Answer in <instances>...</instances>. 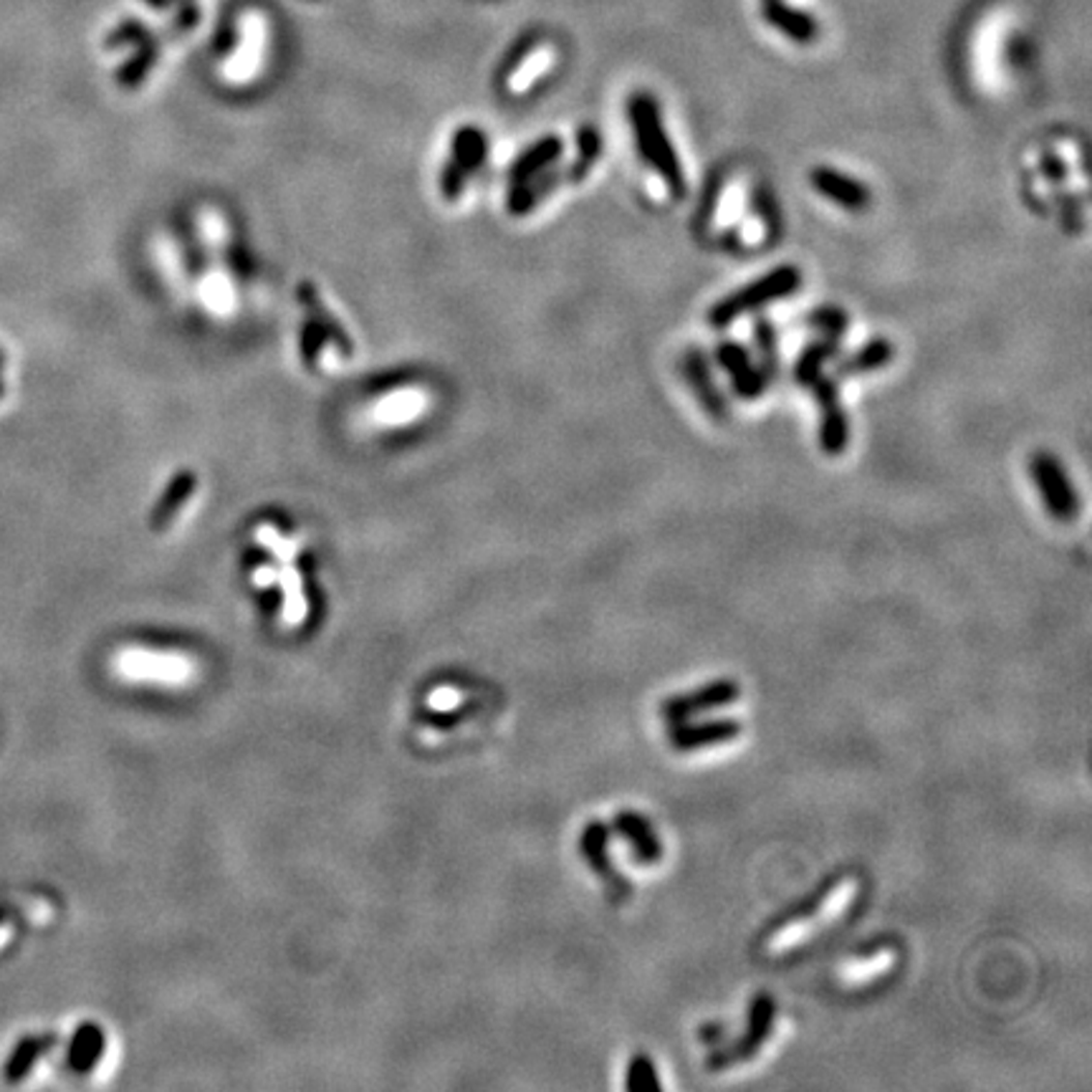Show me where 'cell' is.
I'll list each match as a JSON object with an SVG mask.
<instances>
[{
  "label": "cell",
  "mask_w": 1092,
  "mask_h": 1092,
  "mask_svg": "<svg viewBox=\"0 0 1092 1092\" xmlns=\"http://www.w3.org/2000/svg\"><path fill=\"white\" fill-rule=\"evenodd\" d=\"M549 63H551V51H544V49L537 51V54H534L531 59H528L524 66H521L519 71L514 74V79H511V89H514V91L524 89V86H528V84L534 82V79L539 77V74L546 71V66H549Z\"/></svg>",
  "instance_id": "29"
},
{
  "label": "cell",
  "mask_w": 1092,
  "mask_h": 1092,
  "mask_svg": "<svg viewBox=\"0 0 1092 1092\" xmlns=\"http://www.w3.org/2000/svg\"><path fill=\"white\" fill-rule=\"evenodd\" d=\"M628 114L632 124V135H635L637 149H640V157L645 160V165L658 172L660 180L668 185V190L676 198L686 195V175H683L681 157H678L676 147H672L668 132L663 126V114H660L658 102L653 94L645 91H637L630 96L628 102Z\"/></svg>",
  "instance_id": "2"
},
{
  "label": "cell",
  "mask_w": 1092,
  "mask_h": 1092,
  "mask_svg": "<svg viewBox=\"0 0 1092 1092\" xmlns=\"http://www.w3.org/2000/svg\"><path fill=\"white\" fill-rule=\"evenodd\" d=\"M1044 172H1047L1050 177H1055V180H1062V177H1065V168H1062L1060 160H1055V157L1044 160Z\"/></svg>",
  "instance_id": "32"
},
{
  "label": "cell",
  "mask_w": 1092,
  "mask_h": 1092,
  "mask_svg": "<svg viewBox=\"0 0 1092 1092\" xmlns=\"http://www.w3.org/2000/svg\"><path fill=\"white\" fill-rule=\"evenodd\" d=\"M799 286H802V271H799L797 266L774 268V271L758 276L756 281L746 284L744 289L734 291L731 296L714 304V309L709 312L711 326L726 329L739 316L756 312V309L767 307V304L772 301H779V298L784 296H792Z\"/></svg>",
  "instance_id": "3"
},
{
  "label": "cell",
  "mask_w": 1092,
  "mask_h": 1092,
  "mask_svg": "<svg viewBox=\"0 0 1092 1092\" xmlns=\"http://www.w3.org/2000/svg\"><path fill=\"white\" fill-rule=\"evenodd\" d=\"M600 142L602 140H600V135H597L595 126H582V130H579V142H577L579 157L572 168V180H582V177L592 170L595 160L600 157V149H602Z\"/></svg>",
  "instance_id": "27"
},
{
  "label": "cell",
  "mask_w": 1092,
  "mask_h": 1092,
  "mask_svg": "<svg viewBox=\"0 0 1092 1092\" xmlns=\"http://www.w3.org/2000/svg\"><path fill=\"white\" fill-rule=\"evenodd\" d=\"M683 372H686L688 382H691V387L695 390V395H698L700 402H703L706 410L711 412V415L721 418L723 415V398L721 393L716 390V382H714V375H711L709 365H706L703 354L695 352V349H691V352H686V357H683Z\"/></svg>",
  "instance_id": "17"
},
{
  "label": "cell",
  "mask_w": 1092,
  "mask_h": 1092,
  "mask_svg": "<svg viewBox=\"0 0 1092 1092\" xmlns=\"http://www.w3.org/2000/svg\"><path fill=\"white\" fill-rule=\"evenodd\" d=\"M114 672L126 681H157L182 683L188 681L193 665L180 655H160L147 651H119L112 658Z\"/></svg>",
  "instance_id": "8"
},
{
  "label": "cell",
  "mask_w": 1092,
  "mask_h": 1092,
  "mask_svg": "<svg viewBox=\"0 0 1092 1092\" xmlns=\"http://www.w3.org/2000/svg\"><path fill=\"white\" fill-rule=\"evenodd\" d=\"M718 365L731 375L734 390L746 400H754L767 390V377L751 362L749 349L739 342H721L716 349Z\"/></svg>",
  "instance_id": "13"
},
{
  "label": "cell",
  "mask_w": 1092,
  "mask_h": 1092,
  "mask_svg": "<svg viewBox=\"0 0 1092 1092\" xmlns=\"http://www.w3.org/2000/svg\"><path fill=\"white\" fill-rule=\"evenodd\" d=\"M461 698L463 695L453 691V688H438V691L430 695V706H433L435 711H451L461 703Z\"/></svg>",
  "instance_id": "30"
},
{
  "label": "cell",
  "mask_w": 1092,
  "mask_h": 1092,
  "mask_svg": "<svg viewBox=\"0 0 1092 1092\" xmlns=\"http://www.w3.org/2000/svg\"><path fill=\"white\" fill-rule=\"evenodd\" d=\"M102 1050H105V1037H102V1032L96 1030V1027H84V1030H79L77 1044H74L71 1052L74 1065H77L79 1070H89Z\"/></svg>",
  "instance_id": "26"
},
{
  "label": "cell",
  "mask_w": 1092,
  "mask_h": 1092,
  "mask_svg": "<svg viewBox=\"0 0 1092 1092\" xmlns=\"http://www.w3.org/2000/svg\"><path fill=\"white\" fill-rule=\"evenodd\" d=\"M895 357V347L888 339H872L865 347H860L858 352L850 360H844L837 370L840 377H855V375H867V372H875L881 367L888 365Z\"/></svg>",
  "instance_id": "18"
},
{
  "label": "cell",
  "mask_w": 1092,
  "mask_h": 1092,
  "mask_svg": "<svg viewBox=\"0 0 1092 1092\" xmlns=\"http://www.w3.org/2000/svg\"><path fill=\"white\" fill-rule=\"evenodd\" d=\"M741 721L736 718H709V721H681L672 723L668 741L678 754H695V751L716 749V746L734 744L739 739Z\"/></svg>",
  "instance_id": "9"
},
{
  "label": "cell",
  "mask_w": 1092,
  "mask_h": 1092,
  "mask_svg": "<svg viewBox=\"0 0 1092 1092\" xmlns=\"http://www.w3.org/2000/svg\"><path fill=\"white\" fill-rule=\"evenodd\" d=\"M263 38H266V23L258 13H249L243 19V41H240L238 54L233 56L231 63L226 66V74L231 79H249L258 66V56H261Z\"/></svg>",
  "instance_id": "16"
},
{
  "label": "cell",
  "mask_w": 1092,
  "mask_h": 1092,
  "mask_svg": "<svg viewBox=\"0 0 1092 1092\" xmlns=\"http://www.w3.org/2000/svg\"><path fill=\"white\" fill-rule=\"evenodd\" d=\"M1030 470L1034 476V484H1037L1039 496H1042L1044 509L1052 519L1057 521H1072L1077 519L1080 511V498L1074 486L1067 479L1065 468L1050 453H1037L1032 458Z\"/></svg>",
  "instance_id": "5"
},
{
  "label": "cell",
  "mask_w": 1092,
  "mask_h": 1092,
  "mask_svg": "<svg viewBox=\"0 0 1092 1092\" xmlns=\"http://www.w3.org/2000/svg\"><path fill=\"white\" fill-rule=\"evenodd\" d=\"M814 398L820 402V446L827 456H840L850 440V423L840 405V393L832 377L820 375L812 384Z\"/></svg>",
  "instance_id": "10"
},
{
  "label": "cell",
  "mask_w": 1092,
  "mask_h": 1092,
  "mask_svg": "<svg viewBox=\"0 0 1092 1092\" xmlns=\"http://www.w3.org/2000/svg\"><path fill=\"white\" fill-rule=\"evenodd\" d=\"M809 324L814 326V329L822 332L825 337L830 339H837L840 342V337L847 332V314L842 312V309L837 307H820L814 309L812 314H809Z\"/></svg>",
  "instance_id": "28"
},
{
  "label": "cell",
  "mask_w": 1092,
  "mask_h": 1092,
  "mask_svg": "<svg viewBox=\"0 0 1092 1092\" xmlns=\"http://www.w3.org/2000/svg\"><path fill=\"white\" fill-rule=\"evenodd\" d=\"M698 1037H700V1042H709V1044L721 1042V1039H723V1027L721 1025H703V1027H700Z\"/></svg>",
  "instance_id": "31"
},
{
  "label": "cell",
  "mask_w": 1092,
  "mask_h": 1092,
  "mask_svg": "<svg viewBox=\"0 0 1092 1092\" xmlns=\"http://www.w3.org/2000/svg\"><path fill=\"white\" fill-rule=\"evenodd\" d=\"M559 154H562L559 137H546V140H539L537 145L528 147L526 152L516 160L514 170H511V180L521 182V180H528V177L539 175L542 170L551 168V165L559 160Z\"/></svg>",
  "instance_id": "19"
},
{
  "label": "cell",
  "mask_w": 1092,
  "mask_h": 1092,
  "mask_svg": "<svg viewBox=\"0 0 1092 1092\" xmlns=\"http://www.w3.org/2000/svg\"><path fill=\"white\" fill-rule=\"evenodd\" d=\"M298 294H301V301L307 304V312L312 314L314 324L319 326L321 332H324V337L326 339H335V342L339 344V349H342L344 354H352V342H349L347 332H342V326H339L337 321L332 319V314L326 312V307L319 301V296H316L314 286L309 284V281H304L301 289H298Z\"/></svg>",
  "instance_id": "21"
},
{
  "label": "cell",
  "mask_w": 1092,
  "mask_h": 1092,
  "mask_svg": "<svg viewBox=\"0 0 1092 1092\" xmlns=\"http://www.w3.org/2000/svg\"><path fill=\"white\" fill-rule=\"evenodd\" d=\"M754 335H756V344H758V354H761V367H764V377H777V370H779V342H777V332H774L772 321L767 319H758L756 326H754Z\"/></svg>",
  "instance_id": "25"
},
{
  "label": "cell",
  "mask_w": 1092,
  "mask_h": 1092,
  "mask_svg": "<svg viewBox=\"0 0 1092 1092\" xmlns=\"http://www.w3.org/2000/svg\"><path fill=\"white\" fill-rule=\"evenodd\" d=\"M812 188L822 198L832 200L840 208L850 212H860L870 205V190H867L858 177H850L835 168H814L809 177Z\"/></svg>",
  "instance_id": "14"
},
{
  "label": "cell",
  "mask_w": 1092,
  "mask_h": 1092,
  "mask_svg": "<svg viewBox=\"0 0 1092 1092\" xmlns=\"http://www.w3.org/2000/svg\"><path fill=\"white\" fill-rule=\"evenodd\" d=\"M900 961V948L890 941L862 948L855 956H847L835 969V981L842 988H867L888 979Z\"/></svg>",
  "instance_id": "7"
},
{
  "label": "cell",
  "mask_w": 1092,
  "mask_h": 1092,
  "mask_svg": "<svg viewBox=\"0 0 1092 1092\" xmlns=\"http://www.w3.org/2000/svg\"><path fill=\"white\" fill-rule=\"evenodd\" d=\"M764 19H767L769 26H774L797 44H812L820 33L817 21L812 16L792 8L784 0H767L764 3Z\"/></svg>",
  "instance_id": "15"
},
{
  "label": "cell",
  "mask_w": 1092,
  "mask_h": 1092,
  "mask_svg": "<svg viewBox=\"0 0 1092 1092\" xmlns=\"http://www.w3.org/2000/svg\"><path fill=\"white\" fill-rule=\"evenodd\" d=\"M860 895V881L853 872H840L832 881H827L812 900L795 908L779 918L772 928L764 933L761 948L769 956H792V953L804 951L807 946H814L817 941L835 933L840 925L847 921Z\"/></svg>",
  "instance_id": "1"
},
{
  "label": "cell",
  "mask_w": 1092,
  "mask_h": 1092,
  "mask_svg": "<svg viewBox=\"0 0 1092 1092\" xmlns=\"http://www.w3.org/2000/svg\"><path fill=\"white\" fill-rule=\"evenodd\" d=\"M456 157H453V163L458 165V168L465 170V172H473L476 168L481 165V160H484L486 154V142L484 137L479 135L476 130H461L458 132L456 137Z\"/></svg>",
  "instance_id": "24"
},
{
  "label": "cell",
  "mask_w": 1092,
  "mask_h": 1092,
  "mask_svg": "<svg viewBox=\"0 0 1092 1092\" xmlns=\"http://www.w3.org/2000/svg\"><path fill=\"white\" fill-rule=\"evenodd\" d=\"M614 832L628 842L632 860L637 865L653 867L663 860V842H660L653 822L642 817L640 812L623 809V812L614 814Z\"/></svg>",
  "instance_id": "12"
},
{
  "label": "cell",
  "mask_w": 1092,
  "mask_h": 1092,
  "mask_svg": "<svg viewBox=\"0 0 1092 1092\" xmlns=\"http://www.w3.org/2000/svg\"><path fill=\"white\" fill-rule=\"evenodd\" d=\"M837 352H840V342H837V339L825 337L822 342L809 344L795 367L797 382L804 384V387H809V384L822 375V367L827 365V360H835Z\"/></svg>",
  "instance_id": "20"
},
{
  "label": "cell",
  "mask_w": 1092,
  "mask_h": 1092,
  "mask_svg": "<svg viewBox=\"0 0 1092 1092\" xmlns=\"http://www.w3.org/2000/svg\"><path fill=\"white\" fill-rule=\"evenodd\" d=\"M739 698H741L739 683L728 681V678H718V681L698 686L695 691L678 693V695H670V698H665L663 703H660V716L670 723H681V721H688V718H695L700 714H711V711L728 709V706H734Z\"/></svg>",
  "instance_id": "6"
},
{
  "label": "cell",
  "mask_w": 1092,
  "mask_h": 1092,
  "mask_svg": "<svg viewBox=\"0 0 1092 1092\" xmlns=\"http://www.w3.org/2000/svg\"><path fill=\"white\" fill-rule=\"evenodd\" d=\"M623 1085H625V1090H630V1092H660L663 1090V1083H660L658 1067H655L653 1057L642 1055V1052L632 1055L628 1067H625Z\"/></svg>",
  "instance_id": "22"
},
{
  "label": "cell",
  "mask_w": 1092,
  "mask_h": 1092,
  "mask_svg": "<svg viewBox=\"0 0 1092 1092\" xmlns=\"http://www.w3.org/2000/svg\"><path fill=\"white\" fill-rule=\"evenodd\" d=\"M193 486H195L193 473H180L175 481H172L168 493H165V498L160 501L157 511H154V516H152L154 528H165L170 524L172 516L182 509V504H185L190 493H193Z\"/></svg>",
  "instance_id": "23"
},
{
  "label": "cell",
  "mask_w": 1092,
  "mask_h": 1092,
  "mask_svg": "<svg viewBox=\"0 0 1092 1092\" xmlns=\"http://www.w3.org/2000/svg\"><path fill=\"white\" fill-rule=\"evenodd\" d=\"M774 1025H777V1002H774V997H769V994H756L749 1004L744 1034H741L734 1044H728V1047L716 1050L714 1055L706 1060V1067L714 1072H723L751 1062L758 1052H761L764 1044L769 1042Z\"/></svg>",
  "instance_id": "4"
},
{
  "label": "cell",
  "mask_w": 1092,
  "mask_h": 1092,
  "mask_svg": "<svg viewBox=\"0 0 1092 1092\" xmlns=\"http://www.w3.org/2000/svg\"><path fill=\"white\" fill-rule=\"evenodd\" d=\"M13 923H0V951H3L5 946L10 944V939H13Z\"/></svg>",
  "instance_id": "33"
},
{
  "label": "cell",
  "mask_w": 1092,
  "mask_h": 1092,
  "mask_svg": "<svg viewBox=\"0 0 1092 1092\" xmlns=\"http://www.w3.org/2000/svg\"><path fill=\"white\" fill-rule=\"evenodd\" d=\"M579 853L592 867V872L607 885V890L614 898L630 895V883L620 875L617 867H614L612 853H609V827L605 822L595 820L584 827L582 837H579Z\"/></svg>",
  "instance_id": "11"
},
{
  "label": "cell",
  "mask_w": 1092,
  "mask_h": 1092,
  "mask_svg": "<svg viewBox=\"0 0 1092 1092\" xmlns=\"http://www.w3.org/2000/svg\"><path fill=\"white\" fill-rule=\"evenodd\" d=\"M0 395H3V384H0Z\"/></svg>",
  "instance_id": "34"
}]
</instances>
